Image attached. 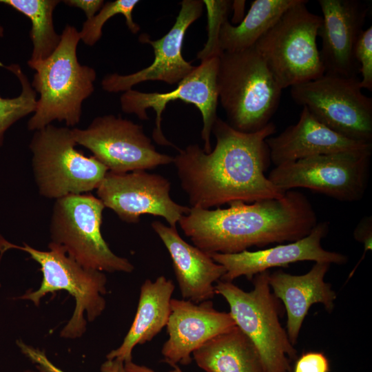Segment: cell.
Listing matches in <instances>:
<instances>
[{
	"label": "cell",
	"mask_w": 372,
	"mask_h": 372,
	"mask_svg": "<svg viewBox=\"0 0 372 372\" xmlns=\"http://www.w3.org/2000/svg\"><path fill=\"white\" fill-rule=\"evenodd\" d=\"M372 149L318 155L276 166L267 178L280 192L306 188L342 202L366 192Z\"/></svg>",
	"instance_id": "cell-10"
},
{
	"label": "cell",
	"mask_w": 372,
	"mask_h": 372,
	"mask_svg": "<svg viewBox=\"0 0 372 372\" xmlns=\"http://www.w3.org/2000/svg\"><path fill=\"white\" fill-rule=\"evenodd\" d=\"M354 55L362 76L360 85L362 89L372 91V26L362 32L355 45Z\"/></svg>",
	"instance_id": "cell-30"
},
{
	"label": "cell",
	"mask_w": 372,
	"mask_h": 372,
	"mask_svg": "<svg viewBox=\"0 0 372 372\" xmlns=\"http://www.w3.org/2000/svg\"><path fill=\"white\" fill-rule=\"evenodd\" d=\"M80 41L79 31L66 25L51 55L28 63L35 70L31 85L39 94L35 111L28 122L29 130H39L54 121H65L67 126L79 123L83 102L94 92L96 78L94 68L78 61Z\"/></svg>",
	"instance_id": "cell-3"
},
{
	"label": "cell",
	"mask_w": 372,
	"mask_h": 372,
	"mask_svg": "<svg viewBox=\"0 0 372 372\" xmlns=\"http://www.w3.org/2000/svg\"><path fill=\"white\" fill-rule=\"evenodd\" d=\"M329 231V223H318L311 231L304 238L285 245L260 249L245 250L236 254H209L211 258L225 269L221 280L232 282L240 276L249 280L263 271L277 267H287L299 261H314L329 264L346 263L347 257L343 254L323 249L321 242Z\"/></svg>",
	"instance_id": "cell-17"
},
{
	"label": "cell",
	"mask_w": 372,
	"mask_h": 372,
	"mask_svg": "<svg viewBox=\"0 0 372 372\" xmlns=\"http://www.w3.org/2000/svg\"><path fill=\"white\" fill-rule=\"evenodd\" d=\"M21 372H39V371H32V370L27 369V370L21 371Z\"/></svg>",
	"instance_id": "cell-37"
},
{
	"label": "cell",
	"mask_w": 372,
	"mask_h": 372,
	"mask_svg": "<svg viewBox=\"0 0 372 372\" xmlns=\"http://www.w3.org/2000/svg\"><path fill=\"white\" fill-rule=\"evenodd\" d=\"M72 129L50 124L34 132L29 147L39 193L50 199L96 189L107 167L76 149Z\"/></svg>",
	"instance_id": "cell-8"
},
{
	"label": "cell",
	"mask_w": 372,
	"mask_h": 372,
	"mask_svg": "<svg viewBox=\"0 0 372 372\" xmlns=\"http://www.w3.org/2000/svg\"><path fill=\"white\" fill-rule=\"evenodd\" d=\"M203 8V1H182L175 23L167 34L157 40H152L147 34H141L138 38L140 42L152 47L154 59L152 64L130 74H107L101 81L102 88L107 92L116 93L125 92L147 81L173 85L187 76L196 66L183 56V43L188 28L201 16Z\"/></svg>",
	"instance_id": "cell-15"
},
{
	"label": "cell",
	"mask_w": 372,
	"mask_h": 372,
	"mask_svg": "<svg viewBox=\"0 0 372 372\" xmlns=\"http://www.w3.org/2000/svg\"><path fill=\"white\" fill-rule=\"evenodd\" d=\"M360 80L324 73L291 87V96L338 134L372 143V98L362 93Z\"/></svg>",
	"instance_id": "cell-11"
},
{
	"label": "cell",
	"mask_w": 372,
	"mask_h": 372,
	"mask_svg": "<svg viewBox=\"0 0 372 372\" xmlns=\"http://www.w3.org/2000/svg\"><path fill=\"white\" fill-rule=\"evenodd\" d=\"M329 363L327 357L320 352L309 351L303 353L297 360L293 372H329Z\"/></svg>",
	"instance_id": "cell-31"
},
{
	"label": "cell",
	"mask_w": 372,
	"mask_h": 372,
	"mask_svg": "<svg viewBox=\"0 0 372 372\" xmlns=\"http://www.w3.org/2000/svg\"><path fill=\"white\" fill-rule=\"evenodd\" d=\"M355 238L364 245V251L362 258L359 262L362 260L367 250L371 249V238H372V218L371 216L364 217L357 225L354 231Z\"/></svg>",
	"instance_id": "cell-32"
},
{
	"label": "cell",
	"mask_w": 372,
	"mask_h": 372,
	"mask_svg": "<svg viewBox=\"0 0 372 372\" xmlns=\"http://www.w3.org/2000/svg\"><path fill=\"white\" fill-rule=\"evenodd\" d=\"M298 0H255L236 25L228 19L221 25L218 41L222 52H234L254 46L279 17Z\"/></svg>",
	"instance_id": "cell-24"
},
{
	"label": "cell",
	"mask_w": 372,
	"mask_h": 372,
	"mask_svg": "<svg viewBox=\"0 0 372 372\" xmlns=\"http://www.w3.org/2000/svg\"><path fill=\"white\" fill-rule=\"evenodd\" d=\"M203 2L207 10L209 35L204 49L197 54L198 59L201 61L215 56L219 57L223 53L219 46V32L221 25L227 19L232 3L227 0H205Z\"/></svg>",
	"instance_id": "cell-28"
},
{
	"label": "cell",
	"mask_w": 372,
	"mask_h": 372,
	"mask_svg": "<svg viewBox=\"0 0 372 372\" xmlns=\"http://www.w3.org/2000/svg\"><path fill=\"white\" fill-rule=\"evenodd\" d=\"M330 264L316 262L302 275H291L278 270L269 275V285L287 311V333L291 343H296L302 322L310 307L321 303L331 312L336 298L329 283L324 282Z\"/></svg>",
	"instance_id": "cell-21"
},
{
	"label": "cell",
	"mask_w": 372,
	"mask_h": 372,
	"mask_svg": "<svg viewBox=\"0 0 372 372\" xmlns=\"http://www.w3.org/2000/svg\"><path fill=\"white\" fill-rule=\"evenodd\" d=\"M176 368H177L178 372H183V371L180 370V369L176 364Z\"/></svg>",
	"instance_id": "cell-38"
},
{
	"label": "cell",
	"mask_w": 372,
	"mask_h": 372,
	"mask_svg": "<svg viewBox=\"0 0 372 372\" xmlns=\"http://www.w3.org/2000/svg\"><path fill=\"white\" fill-rule=\"evenodd\" d=\"M48 247L49 251H42L25 242L22 246L17 245L0 235L1 254L8 249L21 250L41 266L43 278L39 288L26 291L17 299L30 300L38 306L46 294L66 291L74 298L75 309L60 335L70 339L80 338L86 331L84 313L87 320L92 322L105 308L103 295L106 293L107 278L103 271L83 267L57 245L50 242Z\"/></svg>",
	"instance_id": "cell-5"
},
{
	"label": "cell",
	"mask_w": 372,
	"mask_h": 372,
	"mask_svg": "<svg viewBox=\"0 0 372 372\" xmlns=\"http://www.w3.org/2000/svg\"><path fill=\"white\" fill-rule=\"evenodd\" d=\"M3 66L17 77L21 85V92L12 99L0 96V147L3 144L6 132L17 121L34 113L37 101V92L21 67L14 63Z\"/></svg>",
	"instance_id": "cell-26"
},
{
	"label": "cell",
	"mask_w": 372,
	"mask_h": 372,
	"mask_svg": "<svg viewBox=\"0 0 372 372\" xmlns=\"http://www.w3.org/2000/svg\"><path fill=\"white\" fill-rule=\"evenodd\" d=\"M205 372H264L260 357L249 338L236 325L193 352Z\"/></svg>",
	"instance_id": "cell-23"
},
{
	"label": "cell",
	"mask_w": 372,
	"mask_h": 372,
	"mask_svg": "<svg viewBox=\"0 0 372 372\" xmlns=\"http://www.w3.org/2000/svg\"><path fill=\"white\" fill-rule=\"evenodd\" d=\"M228 205L212 210L191 207L178 223L194 246L209 254L294 242L307 236L318 223L310 201L297 191H287L279 198Z\"/></svg>",
	"instance_id": "cell-2"
},
{
	"label": "cell",
	"mask_w": 372,
	"mask_h": 372,
	"mask_svg": "<svg viewBox=\"0 0 372 372\" xmlns=\"http://www.w3.org/2000/svg\"><path fill=\"white\" fill-rule=\"evenodd\" d=\"M59 0H0L29 18L31 22L30 37L33 49L28 63H34L48 58L59 45L58 34L53 23V12Z\"/></svg>",
	"instance_id": "cell-25"
},
{
	"label": "cell",
	"mask_w": 372,
	"mask_h": 372,
	"mask_svg": "<svg viewBox=\"0 0 372 372\" xmlns=\"http://www.w3.org/2000/svg\"><path fill=\"white\" fill-rule=\"evenodd\" d=\"M171 183L165 177L136 170L123 174L107 172L96 188L97 198L105 207L127 223H138L140 216L163 217L172 227L190 207L181 205L170 196Z\"/></svg>",
	"instance_id": "cell-14"
},
{
	"label": "cell",
	"mask_w": 372,
	"mask_h": 372,
	"mask_svg": "<svg viewBox=\"0 0 372 372\" xmlns=\"http://www.w3.org/2000/svg\"><path fill=\"white\" fill-rule=\"evenodd\" d=\"M216 85L227 123L247 134L258 132L270 123L282 90L254 46L223 52L218 57Z\"/></svg>",
	"instance_id": "cell-4"
},
{
	"label": "cell",
	"mask_w": 372,
	"mask_h": 372,
	"mask_svg": "<svg viewBox=\"0 0 372 372\" xmlns=\"http://www.w3.org/2000/svg\"><path fill=\"white\" fill-rule=\"evenodd\" d=\"M174 290L172 280L164 276L152 282L145 280L141 287L137 310L133 322L122 344L107 355V360H132V351L137 344L151 341L167 325L170 302Z\"/></svg>",
	"instance_id": "cell-22"
},
{
	"label": "cell",
	"mask_w": 372,
	"mask_h": 372,
	"mask_svg": "<svg viewBox=\"0 0 372 372\" xmlns=\"http://www.w3.org/2000/svg\"><path fill=\"white\" fill-rule=\"evenodd\" d=\"M151 226L170 255L183 298L195 303L211 299L216 294L214 283L225 273V267L209 254L185 242L176 227L159 220L153 221Z\"/></svg>",
	"instance_id": "cell-20"
},
{
	"label": "cell",
	"mask_w": 372,
	"mask_h": 372,
	"mask_svg": "<svg viewBox=\"0 0 372 372\" xmlns=\"http://www.w3.org/2000/svg\"><path fill=\"white\" fill-rule=\"evenodd\" d=\"M125 369L126 372H156L154 370L151 369L149 367H147L143 365H138L131 361L124 362ZM174 369L169 371L168 372H178L176 366V364H170Z\"/></svg>",
	"instance_id": "cell-34"
},
{
	"label": "cell",
	"mask_w": 372,
	"mask_h": 372,
	"mask_svg": "<svg viewBox=\"0 0 372 372\" xmlns=\"http://www.w3.org/2000/svg\"><path fill=\"white\" fill-rule=\"evenodd\" d=\"M17 344L21 353L36 365L39 372H65L55 366L44 351L30 346L22 340H17ZM101 372H126L124 362L116 358L107 360L102 364Z\"/></svg>",
	"instance_id": "cell-29"
},
{
	"label": "cell",
	"mask_w": 372,
	"mask_h": 372,
	"mask_svg": "<svg viewBox=\"0 0 372 372\" xmlns=\"http://www.w3.org/2000/svg\"><path fill=\"white\" fill-rule=\"evenodd\" d=\"M77 145L88 149L109 172L123 174L173 163L174 157L158 152L142 125L107 114L94 118L85 129H72Z\"/></svg>",
	"instance_id": "cell-12"
},
{
	"label": "cell",
	"mask_w": 372,
	"mask_h": 372,
	"mask_svg": "<svg viewBox=\"0 0 372 372\" xmlns=\"http://www.w3.org/2000/svg\"><path fill=\"white\" fill-rule=\"evenodd\" d=\"M138 2V0H116L104 3L97 14L83 23L79 31L81 40L89 46L94 45L102 37L105 23L116 14L123 15L130 31L136 34L140 26L134 21L132 12Z\"/></svg>",
	"instance_id": "cell-27"
},
{
	"label": "cell",
	"mask_w": 372,
	"mask_h": 372,
	"mask_svg": "<svg viewBox=\"0 0 372 372\" xmlns=\"http://www.w3.org/2000/svg\"><path fill=\"white\" fill-rule=\"evenodd\" d=\"M4 33V29L0 25V37H2L3 36Z\"/></svg>",
	"instance_id": "cell-36"
},
{
	"label": "cell",
	"mask_w": 372,
	"mask_h": 372,
	"mask_svg": "<svg viewBox=\"0 0 372 372\" xmlns=\"http://www.w3.org/2000/svg\"><path fill=\"white\" fill-rule=\"evenodd\" d=\"M245 1H234L231 3V8L234 10L233 23L240 22L243 17Z\"/></svg>",
	"instance_id": "cell-35"
},
{
	"label": "cell",
	"mask_w": 372,
	"mask_h": 372,
	"mask_svg": "<svg viewBox=\"0 0 372 372\" xmlns=\"http://www.w3.org/2000/svg\"><path fill=\"white\" fill-rule=\"evenodd\" d=\"M276 166L305 158L345 151L372 149V143L347 138L318 121L304 107L295 125L266 139Z\"/></svg>",
	"instance_id": "cell-19"
},
{
	"label": "cell",
	"mask_w": 372,
	"mask_h": 372,
	"mask_svg": "<svg viewBox=\"0 0 372 372\" xmlns=\"http://www.w3.org/2000/svg\"><path fill=\"white\" fill-rule=\"evenodd\" d=\"M322 17L318 36L322 39L320 59L324 73L344 77H358L355 45L364 31L369 11L360 0H318Z\"/></svg>",
	"instance_id": "cell-16"
},
{
	"label": "cell",
	"mask_w": 372,
	"mask_h": 372,
	"mask_svg": "<svg viewBox=\"0 0 372 372\" xmlns=\"http://www.w3.org/2000/svg\"><path fill=\"white\" fill-rule=\"evenodd\" d=\"M276 131L270 122L258 132L243 133L218 117L211 130L216 144L211 152L198 144L180 149L173 163L192 207L209 209L233 201L282 197L285 192L265 175L271 162L266 139Z\"/></svg>",
	"instance_id": "cell-1"
},
{
	"label": "cell",
	"mask_w": 372,
	"mask_h": 372,
	"mask_svg": "<svg viewBox=\"0 0 372 372\" xmlns=\"http://www.w3.org/2000/svg\"><path fill=\"white\" fill-rule=\"evenodd\" d=\"M63 2L69 6L81 9L87 19L92 18L104 4L103 0H65Z\"/></svg>",
	"instance_id": "cell-33"
},
{
	"label": "cell",
	"mask_w": 372,
	"mask_h": 372,
	"mask_svg": "<svg viewBox=\"0 0 372 372\" xmlns=\"http://www.w3.org/2000/svg\"><path fill=\"white\" fill-rule=\"evenodd\" d=\"M102 201L90 194L56 199L50 223L51 242L85 268L107 272H132L127 259L116 255L103 238Z\"/></svg>",
	"instance_id": "cell-9"
},
{
	"label": "cell",
	"mask_w": 372,
	"mask_h": 372,
	"mask_svg": "<svg viewBox=\"0 0 372 372\" xmlns=\"http://www.w3.org/2000/svg\"><path fill=\"white\" fill-rule=\"evenodd\" d=\"M269 275V271L256 275L249 292L231 282L218 280L215 293L226 300L236 325L255 346L264 372H290L289 361L296 357V351L280 322L281 307L271 292Z\"/></svg>",
	"instance_id": "cell-6"
},
{
	"label": "cell",
	"mask_w": 372,
	"mask_h": 372,
	"mask_svg": "<svg viewBox=\"0 0 372 372\" xmlns=\"http://www.w3.org/2000/svg\"><path fill=\"white\" fill-rule=\"evenodd\" d=\"M234 326L230 313L217 311L210 300L195 303L172 298L166 325L169 338L161 349L165 362L189 364L194 351Z\"/></svg>",
	"instance_id": "cell-18"
},
{
	"label": "cell",
	"mask_w": 372,
	"mask_h": 372,
	"mask_svg": "<svg viewBox=\"0 0 372 372\" xmlns=\"http://www.w3.org/2000/svg\"><path fill=\"white\" fill-rule=\"evenodd\" d=\"M307 3L289 8L254 45L282 90L324 74L316 42L322 17Z\"/></svg>",
	"instance_id": "cell-7"
},
{
	"label": "cell",
	"mask_w": 372,
	"mask_h": 372,
	"mask_svg": "<svg viewBox=\"0 0 372 372\" xmlns=\"http://www.w3.org/2000/svg\"><path fill=\"white\" fill-rule=\"evenodd\" d=\"M218 67L217 56L201 61L200 65L196 66L195 69L170 92H143L128 90L124 92L120 98L121 110L125 113L136 115L143 121L149 119L146 110H154L156 112L155 127L152 132L154 141L161 145L171 146L179 151L180 148L168 141L162 132V114L167 104L171 101L179 99L193 104L202 115L201 138L204 142L203 149L205 153H209L212 150L210 142L211 130L218 118Z\"/></svg>",
	"instance_id": "cell-13"
}]
</instances>
